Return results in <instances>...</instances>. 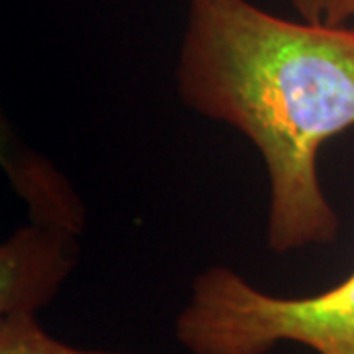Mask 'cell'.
I'll list each match as a JSON object with an SVG mask.
<instances>
[{
	"mask_svg": "<svg viewBox=\"0 0 354 354\" xmlns=\"http://www.w3.org/2000/svg\"><path fill=\"white\" fill-rule=\"evenodd\" d=\"M0 354H128L83 351L53 339L36 315L0 317Z\"/></svg>",
	"mask_w": 354,
	"mask_h": 354,
	"instance_id": "cell-5",
	"label": "cell"
},
{
	"mask_svg": "<svg viewBox=\"0 0 354 354\" xmlns=\"http://www.w3.org/2000/svg\"><path fill=\"white\" fill-rule=\"evenodd\" d=\"M176 81L183 104L236 128L262 156L270 250L337 241L317 156L354 128V26L293 22L250 0H189Z\"/></svg>",
	"mask_w": 354,
	"mask_h": 354,
	"instance_id": "cell-1",
	"label": "cell"
},
{
	"mask_svg": "<svg viewBox=\"0 0 354 354\" xmlns=\"http://www.w3.org/2000/svg\"><path fill=\"white\" fill-rule=\"evenodd\" d=\"M75 236L32 223L0 246V317L38 315L75 268Z\"/></svg>",
	"mask_w": 354,
	"mask_h": 354,
	"instance_id": "cell-3",
	"label": "cell"
},
{
	"mask_svg": "<svg viewBox=\"0 0 354 354\" xmlns=\"http://www.w3.org/2000/svg\"><path fill=\"white\" fill-rule=\"evenodd\" d=\"M2 162L16 191L28 203L32 223L71 236H77L85 228L83 205L69 181L48 160L22 150L14 156L2 153Z\"/></svg>",
	"mask_w": 354,
	"mask_h": 354,
	"instance_id": "cell-4",
	"label": "cell"
},
{
	"mask_svg": "<svg viewBox=\"0 0 354 354\" xmlns=\"http://www.w3.org/2000/svg\"><path fill=\"white\" fill-rule=\"evenodd\" d=\"M176 339L191 354H270L281 342L317 354H354V272L315 295L281 297L254 288L232 268L211 266L193 279Z\"/></svg>",
	"mask_w": 354,
	"mask_h": 354,
	"instance_id": "cell-2",
	"label": "cell"
},
{
	"mask_svg": "<svg viewBox=\"0 0 354 354\" xmlns=\"http://www.w3.org/2000/svg\"><path fill=\"white\" fill-rule=\"evenodd\" d=\"M305 22L321 26H354V0H291Z\"/></svg>",
	"mask_w": 354,
	"mask_h": 354,
	"instance_id": "cell-6",
	"label": "cell"
}]
</instances>
